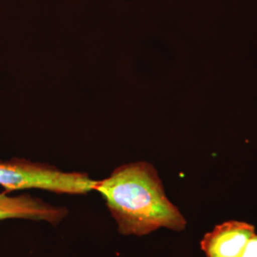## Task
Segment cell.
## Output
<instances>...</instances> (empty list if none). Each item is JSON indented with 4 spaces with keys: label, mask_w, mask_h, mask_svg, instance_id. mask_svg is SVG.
<instances>
[{
    "label": "cell",
    "mask_w": 257,
    "mask_h": 257,
    "mask_svg": "<svg viewBox=\"0 0 257 257\" xmlns=\"http://www.w3.org/2000/svg\"><path fill=\"white\" fill-rule=\"evenodd\" d=\"M120 234L145 236L160 229L181 231L187 221L165 193L155 167L147 162L119 166L108 177L96 180Z\"/></svg>",
    "instance_id": "obj_1"
},
{
    "label": "cell",
    "mask_w": 257,
    "mask_h": 257,
    "mask_svg": "<svg viewBox=\"0 0 257 257\" xmlns=\"http://www.w3.org/2000/svg\"><path fill=\"white\" fill-rule=\"evenodd\" d=\"M96 180L77 172H63L55 166L15 158L0 162V186L5 192L37 189L55 193L85 194Z\"/></svg>",
    "instance_id": "obj_2"
},
{
    "label": "cell",
    "mask_w": 257,
    "mask_h": 257,
    "mask_svg": "<svg viewBox=\"0 0 257 257\" xmlns=\"http://www.w3.org/2000/svg\"><path fill=\"white\" fill-rule=\"evenodd\" d=\"M69 213L64 206L54 205L29 193L11 195L0 193V221L9 219L45 222L58 225Z\"/></svg>",
    "instance_id": "obj_3"
},
{
    "label": "cell",
    "mask_w": 257,
    "mask_h": 257,
    "mask_svg": "<svg viewBox=\"0 0 257 257\" xmlns=\"http://www.w3.org/2000/svg\"><path fill=\"white\" fill-rule=\"evenodd\" d=\"M254 233L255 228L251 224L226 221L203 236L201 248L206 257H239Z\"/></svg>",
    "instance_id": "obj_4"
},
{
    "label": "cell",
    "mask_w": 257,
    "mask_h": 257,
    "mask_svg": "<svg viewBox=\"0 0 257 257\" xmlns=\"http://www.w3.org/2000/svg\"><path fill=\"white\" fill-rule=\"evenodd\" d=\"M239 257H257V234L248 239L245 248Z\"/></svg>",
    "instance_id": "obj_5"
}]
</instances>
